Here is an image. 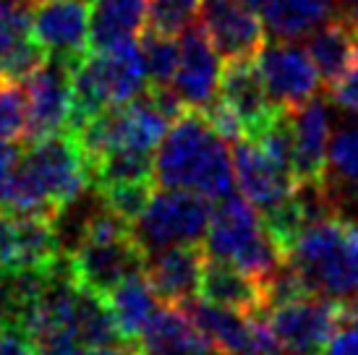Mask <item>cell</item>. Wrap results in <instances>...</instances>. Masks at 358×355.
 Here are the masks:
<instances>
[{"instance_id": "cell-1", "label": "cell", "mask_w": 358, "mask_h": 355, "mask_svg": "<svg viewBox=\"0 0 358 355\" xmlns=\"http://www.w3.org/2000/svg\"><path fill=\"white\" fill-rule=\"evenodd\" d=\"M152 175L159 188H186L212 201L236 188L233 152L201 110H183L170 123L155 152Z\"/></svg>"}, {"instance_id": "cell-2", "label": "cell", "mask_w": 358, "mask_h": 355, "mask_svg": "<svg viewBox=\"0 0 358 355\" xmlns=\"http://www.w3.org/2000/svg\"><path fill=\"white\" fill-rule=\"evenodd\" d=\"M92 186L90 159L73 133L29 141L19 154L6 212L52 219Z\"/></svg>"}, {"instance_id": "cell-3", "label": "cell", "mask_w": 358, "mask_h": 355, "mask_svg": "<svg viewBox=\"0 0 358 355\" xmlns=\"http://www.w3.org/2000/svg\"><path fill=\"white\" fill-rule=\"evenodd\" d=\"M288 264L306 293L348 303L358 298V225L340 215L311 219L288 246Z\"/></svg>"}, {"instance_id": "cell-4", "label": "cell", "mask_w": 358, "mask_h": 355, "mask_svg": "<svg viewBox=\"0 0 358 355\" xmlns=\"http://www.w3.org/2000/svg\"><path fill=\"white\" fill-rule=\"evenodd\" d=\"M73 115L69 133L92 115L126 105L147 89V68L136 40L110 50H90L73 66Z\"/></svg>"}, {"instance_id": "cell-5", "label": "cell", "mask_w": 358, "mask_h": 355, "mask_svg": "<svg viewBox=\"0 0 358 355\" xmlns=\"http://www.w3.org/2000/svg\"><path fill=\"white\" fill-rule=\"evenodd\" d=\"M69 266L81 287L102 298L131 272L144 269V254L131 238L129 222L110 212L102 196L87 219L79 243L69 254Z\"/></svg>"}, {"instance_id": "cell-6", "label": "cell", "mask_w": 358, "mask_h": 355, "mask_svg": "<svg viewBox=\"0 0 358 355\" xmlns=\"http://www.w3.org/2000/svg\"><path fill=\"white\" fill-rule=\"evenodd\" d=\"M212 198L186 188L152 191L147 207L129 225L134 243L144 256L170 246L201 243L212 217Z\"/></svg>"}, {"instance_id": "cell-7", "label": "cell", "mask_w": 358, "mask_h": 355, "mask_svg": "<svg viewBox=\"0 0 358 355\" xmlns=\"http://www.w3.org/2000/svg\"><path fill=\"white\" fill-rule=\"evenodd\" d=\"M262 316L285 355H319L345 321V303L301 293L278 306H269Z\"/></svg>"}, {"instance_id": "cell-8", "label": "cell", "mask_w": 358, "mask_h": 355, "mask_svg": "<svg viewBox=\"0 0 358 355\" xmlns=\"http://www.w3.org/2000/svg\"><path fill=\"white\" fill-rule=\"evenodd\" d=\"M63 259L52 219L24 212H0V277L50 272Z\"/></svg>"}, {"instance_id": "cell-9", "label": "cell", "mask_w": 358, "mask_h": 355, "mask_svg": "<svg viewBox=\"0 0 358 355\" xmlns=\"http://www.w3.org/2000/svg\"><path fill=\"white\" fill-rule=\"evenodd\" d=\"M76 63L48 55L40 68L29 73L27 94H29V120H27V144L69 133L73 115V81L71 71Z\"/></svg>"}, {"instance_id": "cell-10", "label": "cell", "mask_w": 358, "mask_h": 355, "mask_svg": "<svg viewBox=\"0 0 358 355\" xmlns=\"http://www.w3.org/2000/svg\"><path fill=\"white\" fill-rule=\"evenodd\" d=\"M257 68L267 89V97L280 110H296L311 97H317L322 87V76L314 60L296 40L264 45L257 55Z\"/></svg>"}, {"instance_id": "cell-11", "label": "cell", "mask_w": 358, "mask_h": 355, "mask_svg": "<svg viewBox=\"0 0 358 355\" xmlns=\"http://www.w3.org/2000/svg\"><path fill=\"white\" fill-rule=\"evenodd\" d=\"M183 311L199 326V332L207 337L209 345L220 355H243L251 350H262V347H280L259 314L220 306L204 298L186 303Z\"/></svg>"}, {"instance_id": "cell-12", "label": "cell", "mask_w": 358, "mask_h": 355, "mask_svg": "<svg viewBox=\"0 0 358 355\" xmlns=\"http://www.w3.org/2000/svg\"><path fill=\"white\" fill-rule=\"evenodd\" d=\"M233 170H236V186L241 188V196L251 201L262 217L282 207L299 186L293 170L272 159L251 138L233 141Z\"/></svg>"}, {"instance_id": "cell-13", "label": "cell", "mask_w": 358, "mask_h": 355, "mask_svg": "<svg viewBox=\"0 0 358 355\" xmlns=\"http://www.w3.org/2000/svg\"><path fill=\"white\" fill-rule=\"evenodd\" d=\"M92 0H45L31 10V37L48 55L79 63L90 55Z\"/></svg>"}, {"instance_id": "cell-14", "label": "cell", "mask_w": 358, "mask_h": 355, "mask_svg": "<svg viewBox=\"0 0 358 355\" xmlns=\"http://www.w3.org/2000/svg\"><path fill=\"white\" fill-rule=\"evenodd\" d=\"M199 27L222 60L257 58L267 42L264 19L238 0H204L199 8Z\"/></svg>"}, {"instance_id": "cell-15", "label": "cell", "mask_w": 358, "mask_h": 355, "mask_svg": "<svg viewBox=\"0 0 358 355\" xmlns=\"http://www.w3.org/2000/svg\"><path fill=\"white\" fill-rule=\"evenodd\" d=\"M220 55L199 24L186 27L178 40V68L170 81L186 110H204L220 92Z\"/></svg>"}, {"instance_id": "cell-16", "label": "cell", "mask_w": 358, "mask_h": 355, "mask_svg": "<svg viewBox=\"0 0 358 355\" xmlns=\"http://www.w3.org/2000/svg\"><path fill=\"white\" fill-rule=\"evenodd\" d=\"M290 147H293V175L299 186H317L327 168V147L332 136V115L322 97L290 110Z\"/></svg>"}, {"instance_id": "cell-17", "label": "cell", "mask_w": 358, "mask_h": 355, "mask_svg": "<svg viewBox=\"0 0 358 355\" xmlns=\"http://www.w3.org/2000/svg\"><path fill=\"white\" fill-rule=\"evenodd\" d=\"M204 264H207V254L201 243L170 246L144 256V272L150 277L157 298L165 306L178 308L199 298Z\"/></svg>"}, {"instance_id": "cell-18", "label": "cell", "mask_w": 358, "mask_h": 355, "mask_svg": "<svg viewBox=\"0 0 358 355\" xmlns=\"http://www.w3.org/2000/svg\"><path fill=\"white\" fill-rule=\"evenodd\" d=\"M220 99H225L230 108L236 110L243 126V138H254L259 131H264L278 118L280 110L272 105L267 97V89L262 84L257 68V58H236L225 60V66L220 71Z\"/></svg>"}, {"instance_id": "cell-19", "label": "cell", "mask_w": 358, "mask_h": 355, "mask_svg": "<svg viewBox=\"0 0 358 355\" xmlns=\"http://www.w3.org/2000/svg\"><path fill=\"white\" fill-rule=\"evenodd\" d=\"M322 188L335 215L358 225V113L343 120L329 136Z\"/></svg>"}, {"instance_id": "cell-20", "label": "cell", "mask_w": 358, "mask_h": 355, "mask_svg": "<svg viewBox=\"0 0 358 355\" xmlns=\"http://www.w3.org/2000/svg\"><path fill=\"white\" fill-rule=\"evenodd\" d=\"M262 233H264V219L259 215V209L243 196L230 194L220 198V204L212 209L201 246L209 259L233 264Z\"/></svg>"}, {"instance_id": "cell-21", "label": "cell", "mask_w": 358, "mask_h": 355, "mask_svg": "<svg viewBox=\"0 0 358 355\" xmlns=\"http://www.w3.org/2000/svg\"><path fill=\"white\" fill-rule=\"evenodd\" d=\"M48 52L31 37V3L0 0V79L24 81Z\"/></svg>"}, {"instance_id": "cell-22", "label": "cell", "mask_w": 358, "mask_h": 355, "mask_svg": "<svg viewBox=\"0 0 358 355\" xmlns=\"http://www.w3.org/2000/svg\"><path fill=\"white\" fill-rule=\"evenodd\" d=\"M141 355H220L178 306H159L136 340Z\"/></svg>"}, {"instance_id": "cell-23", "label": "cell", "mask_w": 358, "mask_h": 355, "mask_svg": "<svg viewBox=\"0 0 358 355\" xmlns=\"http://www.w3.org/2000/svg\"><path fill=\"white\" fill-rule=\"evenodd\" d=\"M306 52L317 66L322 84L329 89L348 71V66L356 58L358 31L345 19V13L335 10L324 24H319L317 29L308 34Z\"/></svg>"}, {"instance_id": "cell-24", "label": "cell", "mask_w": 358, "mask_h": 355, "mask_svg": "<svg viewBox=\"0 0 358 355\" xmlns=\"http://www.w3.org/2000/svg\"><path fill=\"white\" fill-rule=\"evenodd\" d=\"M105 300L113 311V319L118 324L120 335L129 342L139 340L144 326L150 324L152 316L157 314L159 306H162V300L157 298L144 269H136L126 280H120L118 285L105 296Z\"/></svg>"}, {"instance_id": "cell-25", "label": "cell", "mask_w": 358, "mask_h": 355, "mask_svg": "<svg viewBox=\"0 0 358 355\" xmlns=\"http://www.w3.org/2000/svg\"><path fill=\"white\" fill-rule=\"evenodd\" d=\"M199 296L204 300L238 308V311H246V314L262 316V311H264V290H262V285L236 264L220 261V259L207 256V264H204V272H201Z\"/></svg>"}, {"instance_id": "cell-26", "label": "cell", "mask_w": 358, "mask_h": 355, "mask_svg": "<svg viewBox=\"0 0 358 355\" xmlns=\"http://www.w3.org/2000/svg\"><path fill=\"white\" fill-rule=\"evenodd\" d=\"M150 0H92L90 50H110L136 40L147 24Z\"/></svg>"}, {"instance_id": "cell-27", "label": "cell", "mask_w": 358, "mask_h": 355, "mask_svg": "<svg viewBox=\"0 0 358 355\" xmlns=\"http://www.w3.org/2000/svg\"><path fill=\"white\" fill-rule=\"evenodd\" d=\"M338 10V0H264L262 19L278 40L308 37Z\"/></svg>"}, {"instance_id": "cell-28", "label": "cell", "mask_w": 358, "mask_h": 355, "mask_svg": "<svg viewBox=\"0 0 358 355\" xmlns=\"http://www.w3.org/2000/svg\"><path fill=\"white\" fill-rule=\"evenodd\" d=\"M141 58L147 68V87H170L178 68V42L173 34L144 27L139 34Z\"/></svg>"}, {"instance_id": "cell-29", "label": "cell", "mask_w": 358, "mask_h": 355, "mask_svg": "<svg viewBox=\"0 0 358 355\" xmlns=\"http://www.w3.org/2000/svg\"><path fill=\"white\" fill-rule=\"evenodd\" d=\"M29 94L24 81L0 79V138L21 141L27 136Z\"/></svg>"}, {"instance_id": "cell-30", "label": "cell", "mask_w": 358, "mask_h": 355, "mask_svg": "<svg viewBox=\"0 0 358 355\" xmlns=\"http://www.w3.org/2000/svg\"><path fill=\"white\" fill-rule=\"evenodd\" d=\"M102 196L105 207L115 212L123 222H134L147 207L152 196V180H131V183H110V186H94Z\"/></svg>"}, {"instance_id": "cell-31", "label": "cell", "mask_w": 358, "mask_h": 355, "mask_svg": "<svg viewBox=\"0 0 358 355\" xmlns=\"http://www.w3.org/2000/svg\"><path fill=\"white\" fill-rule=\"evenodd\" d=\"M204 0H150L147 27L162 34H180L199 13Z\"/></svg>"}, {"instance_id": "cell-32", "label": "cell", "mask_w": 358, "mask_h": 355, "mask_svg": "<svg viewBox=\"0 0 358 355\" xmlns=\"http://www.w3.org/2000/svg\"><path fill=\"white\" fill-rule=\"evenodd\" d=\"M0 355H40L37 342L16 319L0 324Z\"/></svg>"}, {"instance_id": "cell-33", "label": "cell", "mask_w": 358, "mask_h": 355, "mask_svg": "<svg viewBox=\"0 0 358 355\" xmlns=\"http://www.w3.org/2000/svg\"><path fill=\"white\" fill-rule=\"evenodd\" d=\"M329 97L338 108L348 110V113H358V52L353 63L348 66V71L329 87Z\"/></svg>"}, {"instance_id": "cell-34", "label": "cell", "mask_w": 358, "mask_h": 355, "mask_svg": "<svg viewBox=\"0 0 358 355\" xmlns=\"http://www.w3.org/2000/svg\"><path fill=\"white\" fill-rule=\"evenodd\" d=\"M319 355H358V324L350 321L345 316V321L338 326V332L329 337V342L322 347Z\"/></svg>"}, {"instance_id": "cell-35", "label": "cell", "mask_w": 358, "mask_h": 355, "mask_svg": "<svg viewBox=\"0 0 358 355\" xmlns=\"http://www.w3.org/2000/svg\"><path fill=\"white\" fill-rule=\"evenodd\" d=\"M19 154L21 152L16 147V141H3L0 138V212H6V207H8V191Z\"/></svg>"}, {"instance_id": "cell-36", "label": "cell", "mask_w": 358, "mask_h": 355, "mask_svg": "<svg viewBox=\"0 0 358 355\" xmlns=\"http://www.w3.org/2000/svg\"><path fill=\"white\" fill-rule=\"evenodd\" d=\"M60 355H139V345L136 342H120V345H102V347L76 345Z\"/></svg>"}, {"instance_id": "cell-37", "label": "cell", "mask_w": 358, "mask_h": 355, "mask_svg": "<svg viewBox=\"0 0 358 355\" xmlns=\"http://www.w3.org/2000/svg\"><path fill=\"white\" fill-rule=\"evenodd\" d=\"M338 6H340V13H345V19L358 31V0H338Z\"/></svg>"}, {"instance_id": "cell-38", "label": "cell", "mask_w": 358, "mask_h": 355, "mask_svg": "<svg viewBox=\"0 0 358 355\" xmlns=\"http://www.w3.org/2000/svg\"><path fill=\"white\" fill-rule=\"evenodd\" d=\"M8 319H10L8 287H6V277H0V324H6Z\"/></svg>"}, {"instance_id": "cell-39", "label": "cell", "mask_w": 358, "mask_h": 355, "mask_svg": "<svg viewBox=\"0 0 358 355\" xmlns=\"http://www.w3.org/2000/svg\"><path fill=\"white\" fill-rule=\"evenodd\" d=\"M345 316L358 324V298H353V303H345Z\"/></svg>"}, {"instance_id": "cell-40", "label": "cell", "mask_w": 358, "mask_h": 355, "mask_svg": "<svg viewBox=\"0 0 358 355\" xmlns=\"http://www.w3.org/2000/svg\"><path fill=\"white\" fill-rule=\"evenodd\" d=\"M243 355H285L280 347H262V350H251V353H243Z\"/></svg>"}, {"instance_id": "cell-41", "label": "cell", "mask_w": 358, "mask_h": 355, "mask_svg": "<svg viewBox=\"0 0 358 355\" xmlns=\"http://www.w3.org/2000/svg\"><path fill=\"white\" fill-rule=\"evenodd\" d=\"M238 3L249 6V8H254V10H262V3H264V0H238Z\"/></svg>"}, {"instance_id": "cell-42", "label": "cell", "mask_w": 358, "mask_h": 355, "mask_svg": "<svg viewBox=\"0 0 358 355\" xmlns=\"http://www.w3.org/2000/svg\"><path fill=\"white\" fill-rule=\"evenodd\" d=\"M27 3H31V6H40V3H45V0H27Z\"/></svg>"}, {"instance_id": "cell-43", "label": "cell", "mask_w": 358, "mask_h": 355, "mask_svg": "<svg viewBox=\"0 0 358 355\" xmlns=\"http://www.w3.org/2000/svg\"><path fill=\"white\" fill-rule=\"evenodd\" d=\"M139 355H141V353H139Z\"/></svg>"}]
</instances>
